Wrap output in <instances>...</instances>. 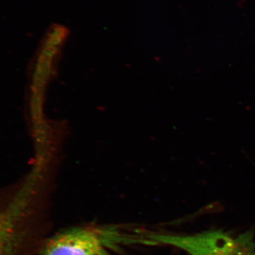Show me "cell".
Segmentation results:
<instances>
[{"mask_svg":"<svg viewBox=\"0 0 255 255\" xmlns=\"http://www.w3.org/2000/svg\"><path fill=\"white\" fill-rule=\"evenodd\" d=\"M145 236L150 246L174 247L189 255H255V243L251 232L233 237L221 231L184 236L145 229Z\"/></svg>","mask_w":255,"mask_h":255,"instance_id":"7a4b0ae2","label":"cell"},{"mask_svg":"<svg viewBox=\"0 0 255 255\" xmlns=\"http://www.w3.org/2000/svg\"><path fill=\"white\" fill-rule=\"evenodd\" d=\"M36 211L33 201L21 196L0 212V255H17Z\"/></svg>","mask_w":255,"mask_h":255,"instance_id":"3957f363","label":"cell"},{"mask_svg":"<svg viewBox=\"0 0 255 255\" xmlns=\"http://www.w3.org/2000/svg\"><path fill=\"white\" fill-rule=\"evenodd\" d=\"M133 246H147L142 228L85 225L63 230L52 236L40 255H114Z\"/></svg>","mask_w":255,"mask_h":255,"instance_id":"6da1fadb","label":"cell"}]
</instances>
